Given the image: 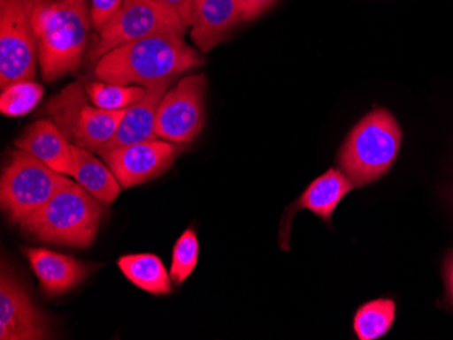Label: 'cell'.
I'll return each mask as SVG.
<instances>
[{
  "label": "cell",
  "instance_id": "cell-23",
  "mask_svg": "<svg viewBox=\"0 0 453 340\" xmlns=\"http://www.w3.org/2000/svg\"><path fill=\"white\" fill-rule=\"evenodd\" d=\"M124 0H90L91 25L96 33L101 32L119 14Z\"/></svg>",
  "mask_w": 453,
  "mask_h": 340
},
{
  "label": "cell",
  "instance_id": "cell-12",
  "mask_svg": "<svg viewBox=\"0 0 453 340\" xmlns=\"http://www.w3.org/2000/svg\"><path fill=\"white\" fill-rule=\"evenodd\" d=\"M22 253L37 276L41 291L48 297L63 296L73 291L99 268L94 263L83 262L73 256L47 248H24Z\"/></svg>",
  "mask_w": 453,
  "mask_h": 340
},
{
  "label": "cell",
  "instance_id": "cell-3",
  "mask_svg": "<svg viewBox=\"0 0 453 340\" xmlns=\"http://www.w3.org/2000/svg\"><path fill=\"white\" fill-rule=\"evenodd\" d=\"M104 215L102 202L81 185L71 182L19 227L41 242L88 248L96 240Z\"/></svg>",
  "mask_w": 453,
  "mask_h": 340
},
{
  "label": "cell",
  "instance_id": "cell-24",
  "mask_svg": "<svg viewBox=\"0 0 453 340\" xmlns=\"http://www.w3.org/2000/svg\"><path fill=\"white\" fill-rule=\"evenodd\" d=\"M157 2L174 10L180 15L183 24L188 27L192 26L193 7H195L196 0H157Z\"/></svg>",
  "mask_w": 453,
  "mask_h": 340
},
{
  "label": "cell",
  "instance_id": "cell-20",
  "mask_svg": "<svg viewBox=\"0 0 453 340\" xmlns=\"http://www.w3.org/2000/svg\"><path fill=\"white\" fill-rule=\"evenodd\" d=\"M85 88L91 102L104 110H124L139 102L147 94V88L142 86H122L106 82L88 83Z\"/></svg>",
  "mask_w": 453,
  "mask_h": 340
},
{
  "label": "cell",
  "instance_id": "cell-4",
  "mask_svg": "<svg viewBox=\"0 0 453 340\" xmlns=\"http://www.w3.org/2000/svg\"><path fill=\"white\" fill-rule=\"evenodd\" d=\"M402 129L386 109L366 114L346 137L338 154L341 170L356 187L378 181L398 157Z\"/></svg>",
  "mask_w": 453,
  "mask_h": 340
},
{
  "label": "cell",
  "instance_id": "cell-18",
  "mask_svg": "<svg viewBox=\"0 0 453 340\" xmlns=\"http://www.w3.org/2000/svg\"><path fill=\"white\" fill-rule=\"evenodd\" d=\"M117 266L129 283L147 293L165 296L173 291L172 276L155 253H129L121 256Z\"/></svg>",
  "mask_w": 453,
  "mask_h": 340
},
{
  "label": "cell",
  "instance_id": "cell-22",
  "mask_svg": "<svg viewBox=\"0 0 453 340\" xmlns=\"http://www.w3.org/2000/svg\"><path fill=\"white\" fill-rule=\"evenodd\" d=\"M198 253H200V245L195 230L189 228L178 238L173 248L172 268H170V276L173 283L182 285L195 271L198 262Z\"/></svg>",
  "mask_w": 453,
  "mask_h": 340
},
{
  "label": "cell",
  "instance_id": "cell-9",
  "mask_svg": "<svg viewBox=\"0 0 453 340\" xmlns=\"http://www.w3.org/2000/svg\"><path fill=\"white\" fill-rule=\"evenodd\" d=\"M205 75L187 76L166 91L157 108L155 133L175 144L193 141L205 125Z\"/></svg>",
  "mask_w": 453,
  "mask_h": 340
},
{
  "label": "cell",
  "instance_id": "cell-2",
  "mask_svg": "<svg viewBox=\"0 0 453 340\" xmlns=\"http://www.w3.org/2000/svg\"><path fill=\"white\" fill-rule=\"evenodd\" d=\"M33 24L45 82L78 70L93 26L88 0H38Z\"/></svg>",
  "mask_w": 453,
  "mask_h": 340
},
{
  "label": "cell",
  "instance_id": "cell-19",
  "mask_svg": "<svg viewBox=\"0 0 453 340\" xmlns=\"http://www.w3.org/2000/svg\"><path fill=\"white\" fill-rule=\"evenodd\" d=\"M395 314L393 299L378 298L363 304L353 317L355 334L360 340L380 339L393 327Z\"/></svg>",
  "mask_w": 453,
  "mask_h": 340
},
{
  "label": "cell",
  "instance_id": "cell-7",
  "mask_svg": "<svg viewBox=\"0 0 453 340\" xmlns=\"http://www.w3.org/2000/svg\"><path fill=\"white\" fill-rule=\"evenodd\" d=\"M174 10L157 0H124L119 14L98 33V38L88 50V62L96 64L102 56L121 45L157 34H187Z\"/></svg>",
  "mask_w": 453,
  "mask_h": 340
},
{
  "label": "cell",
  "instance_id": "cell-27",
  "mask_svg": "<svg viewBox=\"0 0 453 340\" xmlns=\"http://www.w3.org/2000/svg\"><path fill=\"white\" fill-rule=\"evenodd\" d=\"M450 198H452V204H453V192H452V195H450Z\"/></svg>",
  "mask_w": 453,
  "mask_h": 340
},
{
  "label": "cell",
  "instance_id": "cell-1",
  "mask_svg": "<svg viewBox=\"0 0 453 340\" xmlns=\"http://www.w3.org/2000/svg\"><path fill=\"white\" fill-rule=\"evenodd\" d=\"M205 63L183 35L157 34L121 45L94 64V76L113 85L151 87Z\"/></svg>",
  "mask_w": 453,
  "mask_h": 340
},
{
  "label": "cell",
  "instance_id": "cell-25",
  "mask_svg": "<svg viewBox=\"0 0 453 340\" xmlns=\"http://www.w3.org/2000/svg\"><path fill=\"white\" fill-rule=\"evenodd\" d=\"M242 2H243L244 21H251L273 7L279 0H242Z\"/></svg>",
  "mask_w": 453,
  "mask_h": 340
},
{
  "label": "cell",
  "instance_id": "cell-26",
  "mask_svg": "<svg viewBox=\"0 0 453 340\" xmlns=\"http://www.w3.org/2000/svg\"><path fill=\"white\" fill-rule=\"evenodd\" d=\"M444 278L448 299H449L450 306H453V251L445 259Z\"/></svg>",
  "mask_w": 453,
  "mask_h": 340
},
{
  "label": "cell",
  "instance_id": "cell-6",
  "mask_svg": "<svg viewBox=\"0 0 453 340\" xmlns=\"http://www.w3.org/2000/svg\"><path fill=\"white\" fill-rule=\"evenodd\" d=\"M126 110L96 108L88 98L85 86L78 82L65 86L45 106L50 119L71 143L93 152L114 136Z\"/></svg>",
  "mask_w": 453,
  "mask_h": 340
},
{
  "label": "cell",
  "instance_id": "cell-5",
  "mask_svg": "<svg viewBox=\"0 0 453 340\" xmlns=\"http://www.w3.org/2000/svg\"><path fill=\"white\" fill-rule=\"evenodd\" d=\"M27 152H12L0 179V204L10 222L20 225L48 204L58 189L71 184Z\"/></svg>",
  "mask_w": 453,
  "mask_h": 340
},
{
  "label": "cell",
  "instance_id": "cell-15",
  "mask_svg": "<svg viewBox=\"0 0 453 340\" xmlns=\"http://www.w3.org/2000/svg\"><path fill=\"white\" fill-rule=\"evenodd\" d=\"M170 83L172 82L157 83L151 87H147L144 98L127 109L116 133L108 143L104 144L96 151V154L157 139L155 123H157V108Z\"/></svg>",
  "mask_w": 453,
  "mask_h": 340
},
{
  "label": "cell",
  "instance_id": "cell-14",
  "mask_svg": "<svg viewBox=\"0 0 453 340\" xmlns=\"http://www.w3.org/2000/svg\"><path fill=\"white\" fill-rule=\"evenodd\" d=\"M15 147L63 175H73V143L52 119H40L15 140Z\"/></svg>",
  "mask_w": 453,
  "mask_h": 340
},
{
  "label": "cell",
  "instance_id": "cell-16",
  "mask_svg": "<svg viewBox=\"0 0 453 340\" xmlns=\"http://www.w3.org/2000/svg\"><path fill=\"white\" fill-rule=\"evenodd\" d=\"M355 187L356 185L345 172L338 169L327 170L308 185L296 204L292 207V213L299 209L310 210L323 222L330 223L340 202Z\"/></svg>",
  "mask_w": 453,
  "mask_h": 340
},
{
  "label": "cell",
  "instance_id": "cell-13",
  "mask_svg": "<svg viewBox=\"0 0 453 340\" xmlns=\"http://www.w3.org/2000/svg\"><path fill=\"white\" fill-rule=\"evenodd\" d=\"M242 0H196L193 7L192 42L203 53L211 52L244 21Z\"/></svg>",
  "mask_w": 453,
  "mask_h": 340
},
{
  "label": "cell",
  "instance_id": "cell-11",
  "mask_svg": "<svg viewBox=\"0 0 453 340\" xmlns=\"http://www.w3.org/2000/svg\"><path fill=\"white\" fill-rule=\"evenodd\" d=\"M50 323L12 266L0 268V339H50Z\"/></svg>",
  "mask_w": 453,
  "mask_h": 340
},
{
  "label": "cell",
  "instance_id": "cell-8",
  "mask_svg": "<svg viewBox=\"0 0 453 340\" xmlns=\"http://www.w3.org/2000/svg\"><path fill=\"white\" fill-rule=\"evenodd\" d=\"M38 0H0V88L33 80L38 48L35 17Z\"/></svg>",
  "mask_w": 453,
  "mask_h": 340
},
{
  "label": "cell",
  "instance_id": "cell-10",
  "mask_svg": "<svg viewBox=\"0 0 453 340\" xmlns=\"http://www.w3.org/2000/svg\"><path fill=\"white\" fill-rule=\"evenodd\" d=\"M180 151V144L152 139L98 155L116 175L122 189H132L169 171Z\"/></svg>",
  "mask_w": 453,
  "mask_h": 340
},
{
  "label": "cell",
  "instance_id": "cell-17",
  "mask_svg": "<svg viewBox=\"0 0 453 340\" xmlns=\"http://www.w3.org/2000/svg\"><path fill=\"white\" fill-rule=\"evenodd\" d=\"M73 175L76 184L90 193L99 202L113 204L121 193V185L117 181L108 164L99 160L93 151L73 144Z\"/></svg>",
  "mask_w": 453,
  "mask_h": 340
},
{
  "label": "cell",
  "instance_id": "cell-21",
  "mask_svg": "<svg viewBox=\"0 0 453 340\" xmlns=\"http://www.w3.org/2000/svg\"><path fill=\"white\" fill-rule=\"evenodd\" d=\"M44 87L33 80L12 83L0 94V111L6 117H22L37 108Z\"/></svg>",
  "mask_w": 453,
  "mask_h": 340
}]
</instances>
